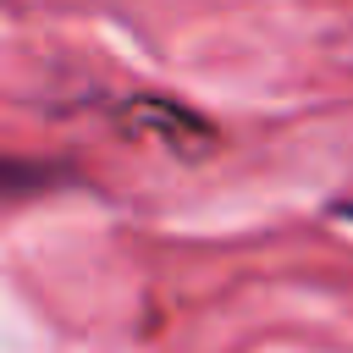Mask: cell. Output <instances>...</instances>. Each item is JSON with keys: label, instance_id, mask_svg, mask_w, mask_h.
I'll return each instance as SVG.
<instances>
[{"label": "cell", "instance_id": "1", "mask_svg": "<svg viewBox=\"0 0 353 353\" xmlns=\"http://www.w3.org/2000/svg\"><path fill=\"white\" fill-rule=\"evenodd\" d=\"M336 215H342V221H353V199H342V204H336Z\"/></svg>", "mask_w": 353, "mask_h": 353}]
</instances>
